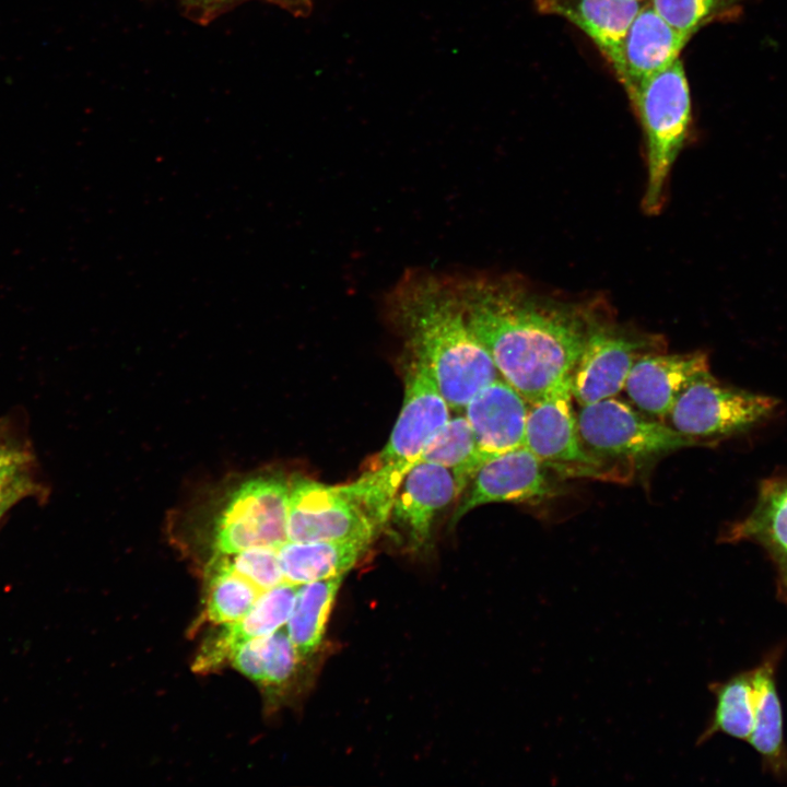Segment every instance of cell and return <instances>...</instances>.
Returning <instances> with one entry per match:
<instances>
[{
    "label": "cell",
    "mask_w": 787,
    "mask_h": 787,
    "mask_svg": "<svg viewBox=\"0 0 787 787\" xmlns=\"http://www.w3.org/2000/svg\"><path fill=\"white\" fill-rule=\"evenodd\" d=\"M467 324L501 377L532 403L569 378L595 324L515 279L451 275Z\"/></svg>",
    "instance_id": "cell-1"
},
{
    "label": "cell",
    "mask_w": 787,
    "mask_h": 787,
    "mask_svg": "<svg viewBox=\"0 0 787 787\" xmlns=\"http://www.w3.org/2000/svg\"><path fill=\"white\" fill-rule=\"evenodd\" d=\"M376 530L375 524L339 485L307 478H295L290 483L287 541L372 542Z\"/></svg>",
    "instance_id": "cell-8"
},
{
    "label": "cell",
    "mask_w": 787,
    "mask_h": 787,
    "mask_svg": "<svg viewBox=\"0 0 787 787\" xmlns=\"http://www.w3.org/2000/svg\"><path fill=\"white\" fill-rule=\"evenodd\" d=\"M449 410L428 367L409 355L403 403L387 444L360 478L339 485L377 528L388 521L398 486L448 421Z\"/></svg>",
    "instance_id": "cell-3"
},
{
    "label": "cell",
    "mask_w": 787,
    "mask_h": 787,
    "mask_svg": "<svg viewBox=\"0 0 787 787\" xmlns=\"http://www.w3.org/2000/svg\"><path fill=\"white\" fill-rule=\"evenodd\" d=\"M290 483L280 477H258L242 483L230 496L215 527L219 555L254 547L278 548L285 541Z\"/></svg>",
    "instance_id": "cell-6"
},
{
    "label": "cell",
    "mask_w": 787,
    "mask_h": 787,
    "mask_svg": "<svg viewBox=\"0 0 787 787\" xmlns=\"http://www.w3.org/2000/svg\"><path fill=\"white\" fill-rule=\"evenodd\" d=\"M643 348L642 340L595 322L571 375L573 398L585 406L615 396Z\"/></svg>",
    "instance_id": "cell-11"
},
{
    "label": "cell",
    "mask_w": 787,
    "mask_h": 787,
    "mask_svg": "<svg viewBox=\"0 0 787 787\" xmlns=\"http://www.w3.org/2000/svg\"><path fill=\"white\" fill-rule=\"evenodd\" d=\"M233 666L247 678L265 685L287 682L301 660L286 631L249 639L232 653Z\"/></svg>",
    "instance_id": "cell-23"
},
{
    "label": "cell",
    "mask_w": 787,
    "mask_h": 787,
    "mask_svg": "<svg viewBox=\"0 0 787 787\" xmlns=\"http://www.w3.org/2000/svg\"><path fill=\"white\" fill-rule=\"evenodd\" d=\"M227 559L238 574L252 583L260 591L268 590L284 580L277 548L254 547Z\"/></svg>",
    "instance_id": "cell-27"
},
{
    "label": "cell",
    "mask_w": 787,
    "mask_h": 787,
    "mask_svg": "<svg viewBox=\"0 0 787 787\" xmlns=\"http://www.w3.org/2000/svg\"><path fill=\"white\" fill-rule=\"evenodd\" d=\"M205 615L215 624L240 620L254 606L260 591L230 564L227 555H219L210 566Z\"/></svg>",
    "instance_id": "cell-25"
},
{
    "label": "cell",
    "mask_w": 787,
    "mask_h": 787,
    "mask_svg": "<svg viewBox=\"0 0 787 787\" xmlns=\"http://www.w3.org/2000/svg\"><path fill=\"white\" fill-rule=\"evenodd\" d=\"M572 399L569 377L529 403L525 446L559 473L592 472L601 461L580 439Z\"/></svg>",
    "instance_id": "cell-9"
},
{
    "label": "cell",
    "mask_w": 787,
    "mask_h": 787,
    "mask_svg": "<svg viewBox=\"0 0 787 787\" xmlns=\"http://www.w3.org/2000/svg\"><path fill=\"white\" fill-rule=\"evenodd\" d=\"M298 586L283 582L262 591L240 620L223 624L203 643L193 661V670L207 672L230 659L240 644L280 630L290 618Z\"/></svg>",
    "instance_id": "cell-18"
},
{
    "label": "cell",
    "mask_w": 787,
    "mask_h": 787,
    "mask_svg": "<svg viewBox=\"0 0 787 787\" xmlns=\"http://www.w3.org/2000/svg\"><path fill=\"white\" fill-rule=\"evenodd\" d=\"M384 306L408 354L425 363L450 410L463 409L481 388L501 377L467 324L451 275L407 271Z\"/></svg>",
    "instance_id": "cell-2"
},
{
    "label": "cell",
    "mask_w": 787,
    "mask_h": 787,
    "mask_svg": "<svg viewBox=\"0 0 787 787\" xmlns=\"http://www.w3.org/2000/svg\"><path fill=\"white\" fill-rule=\"evenodd\" d=\"M34 490V484L22 469L0 473V518L11 506Z\"/></svg>",
    "instance_id": "cell-28"
},
{
    "label": "cell",
    "mask_w": 787,
    "mask_h": 787,
    "mask_svg": "<svg viewBox=\"0 0 787 787\" xmlns=\"http://www.w3.org/2000/svg\"><path fill=\"white\" fill-rule=\"evenodd\" d=\"M708 371L703 352L647 354L634 362L624 389L641 410L665 418L684 389Z\"/></svg>",
    "instance_id": "cell-14"
},
{
    "label": "cell",
    "mask_w": 787,
    "mask_h": 787,
    "mask_svg": "<svg viewBox=\"0 0 787 787\" xmlns=\"http://www.w3.org/2000/svg\"><path fill=\"white\" fill-rule=\"evenodd\" d=\"M420 461L450 469L459 493L482 466L472 430L465 415L449 418L425 447Z\"/></svg>",
    "instance_id": "cell-24"
},
{
    "label": "cell",
    "mask_w": 787,
    "mask_h": 787,
    "mask_svg": "<svg viewBox=\"0 0 787 787\" xmlns=\"http://www.w3.org/2000/svg\"><path fill=\"white\" fill-rule=\"evenodd\" d=\"M529 402L503 377L481 388L463 408L481 463L525 446Z\"/></svg>",
    "instance_id": "cell-12"
},
{
    "label": "cell",
    "mask_w": 787,
    "mask_h": 787,
    "mask_svg": "<svg viewBox=\"0 0 787 787\" xmlns=\"http://www.w3.org/2000/svg\"><path fill=\"white\" fill-rule=\"evenodd\" d=\"M371 542L285 541L277 548L284 580L294 585L343 576L351 569Z\"/></svg>",
    "instance_id": "cell-20"
},
{
    "label": "cell",
    "mask_w": 787,
    "mask_h": 787,
    "mask_svg": "<svg viewBox=\"0 0 787 787\" xmlns=\"http://www.w3.org/2000/svg\"><path fill=\"white\" fill-rule=\"evenodd\" d=\"M776 398L719 381L710 371L679 396L668 416L672 427L695 444L744 434L770 420Z\"/></svg>",
    "instance_id": "cell-5"
},
{
    "label": "cell",
    "mask_w": 787,
    "mask_h": 787,
    "mask_svg": "<svg viewBox=\"0 0 787 787\" xmlns=\"http://www.w3.org/2000/svg\"><path fill=\"white\" fill-rule=\"evenodd\" d=\"M723 540L760 545L774 565L777 597L787 602V477L764 480L751 512Z\"/></svg>",
    "instance_id": "cell-16"
},
{
    "label": "cell",
    "mask_w": 787,
    "mask_h": 787,
    "mask_svg": "<svg viewBox=\"0 0 787 787\" xmlns=\"http://www.w3.org/2000/svg\"><path fill=\"white\" fill-rule=\"evenodd\" d=\"M580 439L595 456L649 457L695 445L661 422L650 421L613 397L582 406Z\"/></svg>",
    "instance_id": "cell-7"
},
{
    "label": "cell",
    "mask_w": 787,
    "mask_h": 787,
    "mask_svg": "<svg viewBox=\"0 0 787 787\" xmlns=\"http://www.w3.org/2000/svg\"><path fill=\"white\" fill-rule=\"evenodd\" d=\"M342 578L337 576L298 586L286 632L301 659L312 656L321 645Z\"/></svg>",
    "instance_id": "cell-22"
},
{
    "label": "cell",
    "mask_w": 787,
    "mask_h": 787,
    "mask_svg": "<svg viewBox=\"0 0 787 787\" xmlns=\"http://www.w3.org/2000/svg\"><path fill=\"white\" fill-rule=\"evenodd\" d=\"M30 461V455L16 446L0 443V473L22 469Z\"/></svg>",
    "instance_id": "cell-30"
},
{
    "label": "cell",
    "mask_w": 787,
    "mask_h": 787,
    "mask_svg": "<svg viewBox=\"0 0 787 787\" xmlns=\"http://www.w3.org/2000/svg\"><path fill=\"white\" fill-rule=\"evenodd\" d=\"M715 696L710 718L696 741L701 745L717 733L748 741L754 726V689L751 669L709 684Z\"/></svg>",
    "instance_id": "cell-21"
},
{
    "label": "cell",
    "mask_w": 787,
    "mask_h": 787,
    "mask_svg": "<svg viewBox=\"0 0 787 787\" xmlns=\"http://www.w3.org/2000/svg\"><path fill=\"white\" fill-rule=\"evenodd\" d=\"M689 37L676 30L647 0L625 35L624 74L621 81L629 97L647 79L680 59Z\"/></svg>",
    "instance_id": "cell-17"
},
{
    "label": "cell",
    "mask_w": 787,
    "mask_h": 787,
    "mask_svg": "<svg viewBox=\"0 0 787 787\" xmlns=\"http://www.w3.org/2000/svg\"><path fill=\"white\" fill-rule=\"evenodd\" d=\"M646 142L647 185L643 200L648 213L662 205L670 169L686 139L691 96L681 59L644 81L630 96Z\"/></svg>",
    "instance_id": "cell-4"
},
{
    "label": "cell",
    "mask_w": 787,
    "mask_h": 787,
    "mask_svg": "<svg viewBox=\"0 0 787 787\" xmlns=\"http://www.w3.org/2000/svg\"><path fill=\"white\" fill-rule=\"evenodd\" d=\"M739 1L741 0H649L665 20L689 38Z\"/></svg>",
    "instance_id": "cell-26"
},
{
    "label": "cell",
    "mask_w": 787,
    "mask_h": 787,
    "mask_svg": "<svg viewBox=\"0 0 787 787\" xmlns=\"http://www.w3.org/2000/svg\"><path fill=\"white\" fill-rule=\"evenodd\" d=\"M782 649L772 650L751 669L754 689V726L747 741L760 755L762 767L777 779H787V744L776 671Z\"/></svg>",
    "instance_id": "cell-19"
},
{
    "label": "cell",
    "mask_w": 787,
    "mask_h": 787,
    "mask_svg": "<svg viewBox=\"0 0 787 787\" xmlns=\"http://www.w3.org/2000/svg\"><path fill=\"white\" fill-rule=\"evenodd\" d=\"M459 494L450 469L419 461L398 486L388 520L406 533L411 544L421 547L430 538L436 514Z\"/></svg>",
    "instance_id": "cell-13"
},
{
    "label": "cell",
    "mask_w": 787,
    "mask_h": 787,
    "mask_svg": "<svg viewBox=\"0 0 787 787\" xmlns=\"http://www.w3.org/2000/svg\"><path fill=\"white\" fill-rule=\"evenodd\" d=\"M238 0H184L189 9L198 17H210L227 4ZM290 10L296 15H307L312 9L310 0H270Z\"/></svg>",
    "instance_id": "cell-29"
},
{
    "label": "cell",
    "mask_w": 787,
    "mask_h": 787,
    "mask_svg": "<svg viewBox=\"0 0 787 787\" xmlns=\"http://www.w3.org/2000/svg\"><path fill=\"white\" fill-rule=\"evenodd\" d=\"M646 0H535L543 14L563 17L582 30L623 79V45L633 19Z\"/></svg>",
    "instance_id": "cell-15"
},
{
    "label": "cell",
    "mask_w": 787,
    "mask_h": 787,
    "mask_svg": "<svg viewBox=\"0 0 787 787\" xmlns=\"http://www.w3.org/2000/svg\"><path fill=\"white\" fill-rule=\"evenodd\" d=\"M545 465L526 446L485 461L471 480L453 522L490 503H539L555 494ZM469 483V484H470Z\"/></svg>",
    "instance_id": "cell-10"
}]
</instances>
